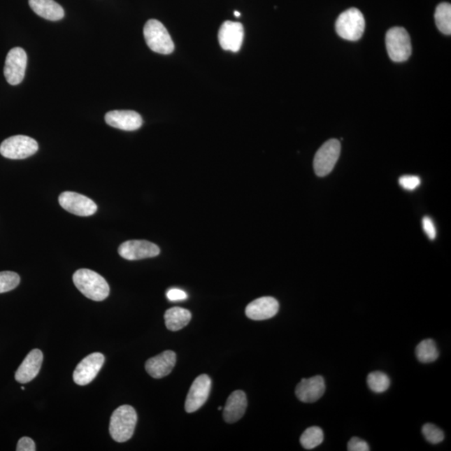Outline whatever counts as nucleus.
Segmentation results:
<instances>
[{"label": "nucleus", "instance_id": "26", "mask_svg": "<svg viewBox=\"0 0 451 451\" xmlns=\"http://www.w3.org/2000/svg\"><path fill=\"white\" fill-rule=\"evenodd\" d=\"M20 278L18 274L14 272L0 273V294L7 293L16 289L20 285Z\"/></svg>", "mask_w": 451, "mask_h": 451}, {"label": "nucleus", "instance_id": "14", "mask_svg": "<svg viewBox=\"0 0 451 451\" xmlns=\"http://www.w3.org/2000/svg\"><path fill=\"white\" fill-rule=\"evenodd\" d=\"M326 389L323 377L317 375L303 379L296 387L295 394L300 401L315 403L323 396Z\"/></svg>", "mask_w": 451, "mask_h": 451}, {"label": "nucleus", "instance_id": "27", "mask_svg": "<svg viewBox=\"0 0 451 451\" xmlns=\"http://www.w3.org/2000/svg\"><path fill=\"white\" fill-rule=\"evenodd\" d=\"M422 433L429 443L436 445L444 441V432L439 427L433 424H425L422 428Z\"/></svg>", "mask_w": 451, "mask_h": 451}, {"label": "nucleus", "instance_id": "30", "mask_svg": "<svg viewBox=\"0 0 451 451\" xmlns=\"http://www.w3.org/2000/svg\"><path fill=\"white\" fill-rule=\"evenodd\" d=\"M422 224L424 233L427 234L428 237L431 240L435 239L436 237V229L431 219L428 217H424Z\"/></svg>", "mask_w": 451, "mask_h": 451}, {"label": "nucleus", "instance_id": "3", "mask_svg": "<svg viewBox=\"0 0 451 451\" xmlns=\"http://www.w3.org/2000/svg\"><path fill=\"white\" fill-rule=\"evenodd\" d=\"M145 41L150 50L162 55L173 52L175 46L170 34L160 21L150 20L144 27Z\"/></svg>", "mask_w": 451, "mask_h": 451}, {"label": "nucleus", "instance_id": "5", "mask_svg": "<svg viewBox=\"0 0 451 451\" xmlns=\"http://www.w3.org/2000/svg\"><path fill=\"white\" fill-rule=\"evenodd\" d=\"M386 48L391 59L394 62H406L412 52L409 34L401 27L388 30L385 38Z\"/></svg>", "mask_w": 451, "mask_h": 451}, {"label": "nucleus", "instance_id": "32", "mask_svg": "<svg viewBox=\"0 0 451 451\" xmlns=\"http://www.w3.org/2000/svg\"><path fill=\"white\" fill-rule=\"evenodd\" d=\"M166 297L170 301H182L187 299V294L186 292L180 290L178 289H171L167 291Z\"/></svg>", "mask_w": 451, "mask_h": 451}, {"label": "nucleus", "instance_id": "24", "mask_svg": "<svg viewBox=\"0 0 451 451\" xmlns=\"http://www.w3.org/2000/svg\"><path fill=\"white\" fill-rule=\"evenodd\" d=\"M323 441L324 432L317 427L308 428L300 437V443L306 450L315 449L323 443Z\"/></svg>", "mask_w": 451, "mask_h": 451}, {"label": "nucleus", "instance_id": "29", "mask_svg": "<svg viewBox=\"0 0 451 451\" xmlns=\"http://www.w3.org/2000/svg\"><path fill=\"white\" fill-rule=\"evenodd\" d=\"M348 450L349 451H368L369 446L366 441L361 440L360 438L353 437L348 443Z\"/></svg>", "mask_w": 451, "mask_h": 451}, {"label": "nucleus", "instance_id": "13", "mask_svg": "<svg viewBox=\"0 0 451 451\" xmlns=\"http://www.w3.org/2000/svg\"><path fill=\"white\" fill-rule=\"evenodd\" d=\"M243 38L244 28L241 23L226 21L219 29V44L224 50L238 52L243 45Z\"/></svg>", "mask_w": 451, "mask_h": 451}, {"label": "nucleus", "instance_id": "2", "mask_svg": "<svg viewBox=\"0 0 451 451\" xmlns=\"http://www.w3.org/2000/svg\"><path fill=\"white\" fill-rule=\"evenodd\" d=\"M136 423L137 414L134 408L130 406H120L110 417L109 429L111 437L120 443L130 440L134 434Z\"/></svg>", "mask_w": 451, "mask_h": 451}, {"label": "nucleus", "instance_id": "6", "mask_svg": "<svg viewBox=\"0 0 451 451\" xmlns=\"http://www.w3.org/2000/svg\"><path fill=\"white\" fill-rule=\"evenodd\" d=\"M37 141L27 136L8 137L0 145V154L12 160H21L33 156L37 152Z\"/></svg>", "mask_w": 451, "mask_h": 451}, {"label": "nucleus", "instance_id": "11", "mask_svg": "<svg viewBox=\"0 0 451 451\" xmlns=\"http://www.w3.org/2000/svg\"><path fill=\"white\" fill-rule=\"evenodd\" d=\"M118 252L123 259L134 261L157 257L160 255V248L148 241L131 240L120 245Z\"/></svg>", "mask_w": 451, "mask_h": 451}, {"label": "nucleus", "instance_id": "22", "mask_svg": "<svg viewBox=\"0 0 451 451\" xmlns=\"http://www.w3.org/2000/svg\"><path fill=\"white\" fill-rule=\"evenodd\" d=\"M415 355L420 362L427 364L436 361L440 353L435 341L432 339H424L416 347Z\"/></svg>", "mask_w": 451, "mask_h": 451}, {"label": "nucleus", "instance_id": "31", "mask_svg": "<svg viewBox=\"0 0 451 451\" xmlns=\"http://www.w3.org/2000/svg\"><path fill=\"white\" fill-rule=\"evenodd\" d=\"M17 451H34L36 450V444L32 439L29 437H23L17 445Z\"/></svg>", "mask_w": 451, "mask_h": 451}, {"label": "nucleus", "instance_id": "7", "mask_svg": "<svg viewBox=\"0 0 451 451\" xmlns=\"http://www.w3.org/2000/svg\"><path fill=\"white\" fill-rule=\"evenodd\" d=\"M341 152V145L336 139H331L322 145L313 160V169L317 177H325L333 171Z\"/></svg>", "mask_w": 451, "mask_h": 451}, {"label": "nucleus", "instance_id": "19", "mask_svg": "<svg viewBox=\"0 0 451 451\" xmlns=\"http://www.w3.org/2000/svg\"><path fill=\"white\" fill-rule=\"evenodd\" d=\"M247 406L246 394L242 390H236L227 399L223 409V418L229 424L237 422L244 415Z\"/></svg>", "mask_w": 451, "mask_h": 451}, {"label": "nucleus", "instance_id": "10", "mask_svg": "<svg viewBox=\"0 0 451 451\" xmlns=\"http://www.w3.org/2000/svg\"><path fill=\"white\" fill-rule=\"evenodd\" d=\"M210 389H212V380L208 375L197 377L189 390L185 402V410L187 413H193L199 410L207 402Z\"/></svg>", "mask_w": 451, "mask_h": 451}, {"label": "nucleus", "instance_id": "12", "mask_svg": "<svg viewBox=\"0 0 451 451\" xmlns=\"http://www.w3.org/2000/svg\"><path fill=\"white\" fill-rule=\"evenodd\" d=\"M105 363V357L101 353H93L85 357L77 365L73 379L76 385H87L94 380Z\"/></svg>", "mask_w": 451, "mask_h": 451}, {"label": "nucleus", "instance_id": "1", "mask_svg": "<svg viewBox=\"0 0 451 451\" xmlns=\"http://www.w3.org/2000/svg\"><path fill=\"white\" fill-rule=\"evenodd\" d=\"M73 281L77 289L85 297L93 301L105 300L110 294V287L100 274L90 269H80L73 275Z\"/></svg>", "mask_w": 451, "mask_h": 451}, {"label": "nucleus", "instance_id": "17", "mask_svg": "<svg viewBox=\"0 0 451 451\" xmlns=\"http://www.w3.org/2000/svg\"><path fill=\"white\" fill-rule=\"evenodd\" d=\"M279 303L272 297H263L252 301L246 308V315L252 320H269L277 315Z\"/></svg>", "mask_w": 451, "mask_h": 451}, {"label": "nucleus", "instance_id": "33", "mask_svg": "<svg viewBox=\"0 0 451 451\" xmlns=\"http://www.w3.org/2000/svg\"><path fill=\"white\" fill-rule=\"evenodd\" d=\"M234 15H235L236 17H240V16H241V13H240V12H238V11H235V12H234Z\"/></svg>", "mask_w": 451, "mask_h": 451}, {"label": "nucleus", "instance_id": "15", "mask_svg": "<svg viewBox=\"0 0 451 451\" xmlns=\"http://www.w3.org/2000/svg\"><path fill=\"white\" fill-rule=\"evenodd\" d=\"M106 122L120 130L132 131L143 126L141 115L134 110H113L106 114Z\"/></svg>", "mask_w": 451, "mask_h": 451}, {"label": "nucleus", "instance_id": "4", "mask_svg": "<svg viewBox=\"0 0 451 451\" xmlns=\"http://www.w3.org/2000/svg\"><path fill=\"white\" fill-rule=\"evenodd\" d=\"M339 36L350 41H359L365 29L364 15L358 8H351L343 12L335 24Z\"/></svg>", "mask_w": 451, "mask_h": 451}, {"label": "nucleus", "instance_id": "18", "mask_svg": "<svg viewBox=\"0 0 451 451\" xmlns=\"http://www.w3.org/2000/svg\"><path fill=\"white\" fill-rule=\"evenodd\" d=\"M43 353L40 350L29 352L15 373V380L20 384H27L38 375L43 363Z\"/></svg>", "mask_w": 451, "mask_h": 451}, {"label": "nucleus", "instance_id": "21", "mask_svg": "<svg viewBox=\"0 0 451 451\" xmlns=\"http://www.w3.org/2000/svg\"><path fill=\"white\" fill-rule=\"evenodd\" d=\"M165 324L171 331H178L186 327L192 320V313L187 309L174 307L165 313Z\"/></svg>", "mask_w": 451, "mask_h": 451}, {"label": "nucleus", "instance_id": "8", "mask_svg": "<svg viewBox=\"0 0 451 451\" xmlns=\"http://www.w3.org/2000/svg\"><path fill=\"white\" fill-rule=\"evenodd\" d=\"M27 66V52L20 47L10 50L7 55L6 66L3 69L7 83L11 85H17L22 83Z\"/></svg>", "mask_w": 451, "mask_h": 451}, {"label": "nucleus", "instance_id": "25", "mask_svg": "<svg viewBox=\"0 0 451 451\" xmlns=\"http://www.w3.org/2000/svg\"><path fill=\"white\" fill-rule=\"evenodd\" d=\"M367 384L373 392L380 394L385 392L389 388L390 380L386 373L375 371L368 375Z\"/></svg>", "mask_w": 451, "mask_h": 451}, {"label": "nucleus", "instance_id": "23", "mask_svg": "<svg viewBox=\"0 0 451 451\" xmlns=\"http://www.w3.org/2000/svg\"><path fill=\"white\" fill-rule=\"evenodd\" d=\"M435 19L436 27L441 33L450 36L451 34V6L448 3H441L437 6Z\"/></svg>", "mask_w": 451, "mask_h": 451}, {"label": "nucleus", "instance_id": "16", "mask_svg": "<svg viewBox=\"0 0 451 451\" xmlns=\"http://www.w3.org/2000/svg\"><path fill=\"white\" fill-rule=\"evenodd\" d=\"M176 362H177V355L175 352L166 350L149 359L145 363V371L154 379H162L173 371Z\"/></svg>", "mask_w": 451, "mask_h": 451}, {"label": "nucleus", "instance_id": "9", "mask_svg": "<svg viewBox=\"0 0 451 451\" xmlns=\"http://www.w3.org/2000/svg\"><path fill=\"white\" fill-rule=\"evenodd\" d=\"M60 206L67 212L80 217H89L96 213L97 205L89 197L73 192H64L59 197Z\"/></svg>", "mask_w": 451, "mask_h": 451}, {"label": "nucleus", "instance_id": "20", "mask_svg": "<svg viewBox=\"0 0 451 451\" xmlns=\"http://www.w3.org/2000/svg\"><path fill=\"white\" fill-rule=\"evenodd\" d=\"M29 4L34 12L42 18L50 21L64 18V8L54 0H29Z\"/></svg>", "mask_w": 451, "mask_h": 451}, {"label": "nucleus", "instance_id": "28", "mask_svg": "<svg viewBox=\"0 0 451 451\" xmlns=\"http://www.w3.org/2000/svg\"><path fill=\"white\" fill-rule=\"evenodd\" d=\"M399 185L406 190L413 191L420 185V179L416 176H403L399 180Z\"/></svg>", "mask_w": 451, "mask_h": 451}]
</instances>
